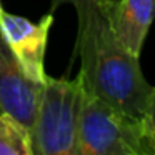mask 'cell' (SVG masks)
Instances as JSON below:
<instances>
[{
	"instance_id": "cell-1",
	"label": "cell",
	"mask_w": 155,
	"mask_h": 155,
	"mask_svg": "<svg viewBox=\"0 0 155 155\" xmlns=\"http://www.w3.org/2000/svg\"><path fill=\"white\" fill-rule=\"evenodd\" d=\"M75 12L82 90L128 117L153 115L155 88L142 72L140 57L115 37L102 0Z\"/></svg>"
},
{
	"instance_id": "cell-2",
	"label": "cell",
	"mask_w": 155,
	"mask_h": 155,
	"mask_svg": "<svg viewBox=\"0 0 155 155\" xmlns=\"http://www.w3.org/2000/svg\"><path fill=\"white\" fill-rule=\"evenodd\" d=\"M82 155H155V117H128L82 90Z\"/></svg>"
},
{
	"instance_id": "cell-3",
	"label": "cell",
	"mask_w": 155,
	"mask_h": 155,
	"mask_svg": "<svg viewBox=\"0 0 155 155\" xmlns=\"http://www.w3.org/2000/svg\"><path fill=\"white\" fill-rule=\"evenodd\" d=\"M82 87L78 78L47 77L34 124L28 128L34 155H82L78 112Z\"/></svg>"
},
{
	"instance_id": "cell-4",
	"label": "cell",
	"mask_w": 155,
	"mask_h": 155,
	"mask_svg": "<svg viewBox=\"0 0 155 155\" xmlns=\"http://www.w3.org/2000/svg\"><path fill=\"white\" fill-rule=\"evenodd\" d=\"M52 24V12L45 14L38 22H32L8 12L0 2V32L27 77L42 85L48 77L45 72V52Z\"/></svg>"
},
{
	"instance_id": "cell-5",
	"label": "cell",
	"mask_w": 155,
	"mask_h": 155,
	"mask_svg": "<svg viewBox=\"0 0 155 155\" xmlns=\"http://www.w3.org/2000/svg\"><path fill=\"white\" fill-rule=\"evenodd\" d=\"M44 85L27 77L0 32V114L10 115L30 128L38 110Z\"/></svg>"
},
{
	"instance_id": "cell-6",
	"label": "cell",
	"mask_w": 155,
	"mask_h": 155,
	"mask_svg": "<svg viewBox=\"0 0 155 155\" xmlns=\"http://www.w3.org/2000/svg\"><path fill=\"white\" fill-rule=\"evenodd\" d=\"M155 0H102L115 37L140 57L153 17Z\"/></svg>"
},
{
	"instance_id": "cell-7",
	"label": "cell",
	"mask_w": 155,
	"mask_h": 155,
	"mask_svg": "<svg viewBox=\"0 0 155 155\" xmlns=\"http://www.w3.org/2000/svg\"><path fill=\"white\" fill-rule=\"evenodd\" d=\"M0 155H34L28 128L7 114H0Z\"/></svg>"
},
{
	"instance_id": "cell-8",
	"label": "cell",
	"mask_w": 155,
	"mask_h": 155,
	"mask_svg": "<svg viewBox=\"0 0 155 155\" xmlns=\"http://www.w3.org/2000/svg\"><path fill=\"white\" fill-rule=\"evenodd\" d=\"M95 2H98V0H50V7H52V12H54V10H57L60 5L70 4V5H74L75 10H78V8L85 7V5H88V4H95Z\"/></svg>"
}]
</instances>
